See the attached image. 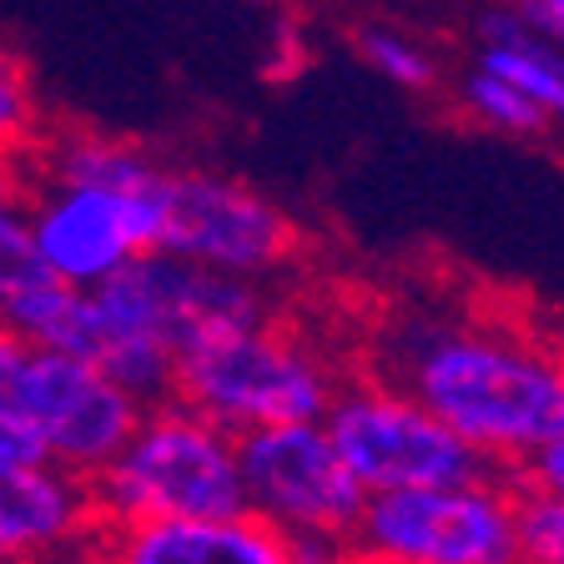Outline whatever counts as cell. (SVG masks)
I'll list each match as a JSON object with an SVG mask.
<instances>
[{"label": "cell", "mask_w": 564, "mask_h": 564, "mask_svg": "<svg viewBox=\"0 0 564 564\" xmlns=\"http://www.w3.org/2000/svg\"><path fill=\"white\" fill-rule=\"evenodd\" d=\"M0 409L41 458L91 479L127 444L147 403L76 352L0 328Z\"/></svg>", "instance_id": "4"}, {"label": "cell", "mask_w": 564, "mask_h": 564, "mask_svg": "<svg viewBox=\"0 0 564 564\" xmlns=\"http://www.w3.org/2000/svg\"><path fill=\"white\" fill-rule=\"evenodd\" d=\"M96 550L111 564H288L293 540L252 509L212 519H141L106 524Z\"/></svg>", "instance_id": "11"}, {"label": "cell", "mask_w": 564, "mask_h": 564, "mask_svg": "<svg viewBox=\"0 0 564 564\" xmlns=\"http://www.w3.org/2000/svg\"><path fill=\"white\" fill-rule=\"evenodd\" d=\"M101 524L141 519H212L247 509L237 434L182 399L141 409L127 444L91 474Z\"/></svg>", "instance_id": "3"}, {"label": "cell", "mask_w": 564, "mask_h": 564, "mask_svg": "<svg viewBox=\"0 0 564 564\" xmlns=\"http://www.w3.org/2000/svg\"><path fill=\"white\" fill-rule=\"evenodd\" d=\"M0 458H41V454H35V444L21 434V429H15L6 409H0Z\"/></svg>", "instance_id": "23"}, {"label": "cell", "mask_w": 564, "mask_h": 564, "mask_svg": "<svg viewBox=\"0 0 564 564\" xmlns=\"http://www.w3.org/2000/svg\"><path fill=\"white\" fill-rule=\"evenodd\" d=\"M25 192H31V162L0 152V207H21Z\"/></svg>", "instance_id": "22"}, {"label": "cell", "mask_w": 564, "mask_h": 564, "mask_svg": "<svg viewBox=\"0 0 564 564\" xmlns=\"http://www.w3.org/2000/svg\"><path fill=\"white\" fill-rule=\"evenodd\" d=\"M519 550L524 564H564V499L544 489H519Z\"/></svg>", "instance_id": "16"}, {"label": "cell", "mask_w": 564, "mask_h": 564, "mask_svg": "<svg viewBox=\"0 0 564 564\" xmlns=\"http://www.w3.org/2000/svg\"><path fill=\"white\" fill-rule=\"evenodd\" d=\"M479 70H489V76L509 82L514 91H524L550 121L564 117V61L550 51L544 35L540 41H524V46H484Z\"/></svg>", "instance_id": "13"}, {"label": "cell", "mask_w": 564, "mask_h": 564, "mask_svg": "<svg viewBox=\"0 0 564 564\" xmlns=\"http://www.w3.org/2000/svg\"><path fill=\"white\" fill-rule=\"evenodd\" d=\"M101 529L91 479L51 458H0V564H70Z\"/></svg>", "instance_id": "10"}, {"label": "cell", "mask_w": 564, "mask_h": 564, "mask_svg": "<svg viewBox=\"0 0 564 564\" xmlns=\"http://www.w3.org/2000/svg\"><path fill=\"white\" fill-rule=\"evenodd\" d=\"M162 232L156 252L207 272L268 282L303 258V232L268 192L217 172H172L156 182Z\"/></svg>", "instance_id": "7"}, {"label": "cell", "mask_w": 564, "mask_h": 564, "mask_svg": "<svg viewBox=\"0 0 564 564\" xmlns=\"http://www.w3.org/2000/svg\"><path fill=\"white\" fill-rule=\"evenodd\" d=\"M247 509L288 540H343L368 509V489L333 448L323 419L272 423L237 438Z\"/></svg>", "instance_id": "8"}, {"label": "cell", "mask_w": 564, "mask_h": 564, "mask_svg": "<svg viewBox=\"0 0 564 564\" xmlns=\"http://www.w3.org/2000/svg\"><path fill=\"white\" fill-rule=\"evenodd\" d=\"M288 564H358V550L343 540H293Z\"/></svg>", "instance_id": "20"}, {"label": "cell", "mask_w": 564, "mask_h": 564, "mask_svg": "<svg viewBox=\"0 0 564 564\" xmlns=\"http://www.w3.org/2000/svg\"><path fill=\"white\" fill-rule=\"evenodd\" d=\"M358 51H364L368 66H373L378 76H388L393 86H409V91H429V86H434V61L423 56L413 41H403V35L364 31L358 35Z\"/></svg>", "instance_id": "17"}, {"label": "cell", "mask_w": 564, "mask_h": 564, "mask_svg": "<svg viewBox=\"0 0 564 564\" xmlns=\"http://www.w3.org/2000/svg\"><path fill=\"white\" fill-rule=\"evenodd\" d=\"M35 141H41V127H35V96L21 76V82L0 86V152L31 156Z\"/></svg>", "instance_id": "18"}, {"label": "cell", "mask_w": 564, "mask_h": 564, "mask_svg": "<svg viewBox=\"0 0 564 564\" xmlns=\"http://www.w3.org/2000/svg\"><path fill=\"white\" fill-rule=\"evenodd\" d=\"M70 564H111V560H106V554H101V550H86V554H82V560H70Z\"/></svg>", "instance_id": "25"}, {"label": "cell", "mask_w": 564, "mask_h": 564, "mask_svg": "<svg viewBox=\"0 0 564 564\" xmlns=\"http://www.w3.org/2000/svg\"><path fill=\"white\" fill-rule=\"evenodd\" d=\"M519 15H524L550 46L554 41L564 46V0H519Z\"/></svg>", "instance_id": "21"}, {"label": "cell", "mask_w": 564, "mask_h": 564, "mask_svg": "<svg viewBox=\"0 0 564 564\" xmlns=\"http://www.w3.org/2000/svg\"><path fill=\"white\" fill-rule=\"evenodd\" d=\"M464 106L474 111L479 127L505 131V137H534V131L550 127V117L524 91H514V86L489 76V70H474L469 82H464Z\"/></svg>", "instance_id": "14"}, {"label": "cell", "mask_w": 564, "mask_h": 564, "mask_svg": "<svg viewBox=\"0 0 564 564\" xmlns=\"http://www.w3.org/2000/svg\"><path fill=\"white\" fill-rule=\"evenodd\" d=\"M519 484H529V489H544V494H560V499H564V434L529 458L524 474H519Z\"/></svg>", "instance_id": "19"}, {"label": "cell", "mask_w": 564, "mask_h": 564, "mask_svg": "<svg viewBox=\"0 0 564 564\" xmlns=\"http://www.w3.org/2000/svg\"><path fill=\"white\" fill-rule=\"evenodd\" d=\"M21 207L46 278L82 288V293L101 288L106 278H117L141 252H156V232H162L156 187L106 192V187H66V182H31Z\"/></svg>", "instance_id": "9"}, {"label": "cell", "mask_w": 564, "mask_h": 564, "mask_svg": "<svg viewBox=\"0 0 564 564\" xmlns=\"http://www.w3.org/2000/svg\"><path fill=\"white\" fill-rule=\"evenodd\" d=\"M333 448L368 494L454 484L489 469L464 438L413 393L378 373H348L323 413Z\"/></svg>", "instance_id": "6"}, {"label": "cell", "mask_w": 564, "mask_h": 564, "mask_svg": "<svg viewBox=\"0 0 564 564\" xmlns=\"http://www.w3.org/2000/svg\"><path fill=\"white\" fill-rule=\"evenodd\" d=\"M343 378L348 368L328 352V343L272 313L252 328L217 333L182 352L172 373V399L242 438L272 423L323 419Z\"/></svg>", "instance_id": "2"}, {"label": "cell", "mask_w": 564, "mask_h": 564, "mask_svg": "<svg viewBox=\"0 0 564 564\" xmlns=\"http://www.w3.org/2000/svg\"><path fill=\"white\" fill-rule=\"evenodd\" d=\"M519 474L479 469L454 484L368 494L352 550L403 564H524Z\"/></svg>", "instance_id": "5"}, {"label": "cell", "mask_w": 564, "mask_h": 564, "mask_svg": "<svg viewBox=\"0 0 564 564\" xmlns=\"http://www.w3.org/2000/svg\"><path fill=\"white\" fill-rule=\"evenodd\" d=\"M41 282H46V268L35 258L25 207H0V317Z\"/></svg>", "instance_id": "15"}, {"label": "cell", "mask_w": 564, "mask_h": 564, "mask_svg": "<svg viewBox=\"0 0 564 564\" xmlns=\"http://www.w3.org/2000/svg\"><path fill=\"white\" fill-rule=\"evenodd\" d=\"M247 6H258V0H247Z\"/></svg>", "instance_id": "27"}, {"label": "cell", "mask_w": 564, "mask_h": 564, "mask_svg": "<svg viewBox=\"0 0 564 564\" xmlns=\"http://www.w3.org/2000/svg\"><path fill=\"white\" fill-rule=\"evenodd\" d=\"M358 564H403V560H383V554H358Z\"/></svg>", "instance_id": "26"}, {"label": "cell", "mask_w": 564, "mask_h": 564, "mask_svg": "<svg viewBox=\"0 0 564 564\" xmlns=\"http://www.w3.org/2000/svg\"><path fill=\"white\" fill-rule=\"evenodd\" d=\"M6 82H21V66H15V56L6 46H0V86Z\"/></svg>", "instance_id": "24"}, {"label": "cell", "mask_w": 564, "mask_h": 564, "mask_svg": "<svg viewBox=\"0 0 564 564\" xmlns=\"http://www.w3.org/2000/svg\"><path fill=\"white\" fill-rule=\"evenodd\" d=\"M368 373L434 409L489 469L524 474L564 434V343L489 313H403Z\"/></svg>", "instance_id": "1"}, {"label": "cell", "mask_w": 564, "mask_h": 564, "mask_svg": "<svg viewBox=\"0 0 564 564\" xmlns=\"http://www.w3.org/2000/svg\"><path fill=\"white\" fill-rule=\"evenodd\" d=\"M31 182H66V187H106V192H152L162 182L166 162H156L147 147L101 131H61L31 147Z\"/></svg>", "instance_id": "12"}]
</instances>
